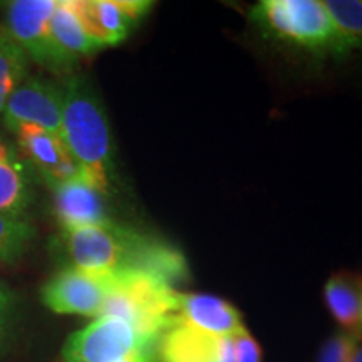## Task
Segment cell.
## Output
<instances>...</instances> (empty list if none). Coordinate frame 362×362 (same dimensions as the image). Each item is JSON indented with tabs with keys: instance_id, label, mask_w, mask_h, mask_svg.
<instances>
[{
	"instance_id": "obj_1",
	"label": "cell",
	"mask_w": 362,
	"mask_h": 362,
	"mask_svg": "<svg viewBox=\"0 0 362 362\" xmlns=\"http://www.w3.org/2000/svg\"><path fill=\"white\" fill-rule=\"evenodd\" d=\"M64 248L72 267L94 272L143 270L170 282L185 275V260L175 248L106 221L64 230Z\"/></svg>"
},
{
	"instance_id": "obj_2",
	"label": "cell",
	"mask_w": 362,
	"mask_h": 362,
	"mask_svg": "<svg viewBox=\"0 0 362 362\" xmlns=\"http://www.w3.org/2000/svg\"><path fill=\"white\" fill-rule=\"evenodd\" d=\"M61 138L83 175L106 194L115 171L110 123L93 88L79 76H69L62 86Z\"/></svg>"
},
{
	"instance_id": "obj_3",
	"label": "cell",
	"mask_w": 362,
	"mask_h": 362,
	"mask_svg": "<svg viewBox=\"0 0 362 362\" xmlns=\"http://www.w3.org/2000/svg\"><path fill=\"white\" fill-rule=\"evenodd\" d=\"M180 297L173 282L161 275L143 270L116 272L99 317L123 320L141 337L156 342L178 315Z\"/></svg>"
},
{
	"instance_id": "obj_4",
	"label": "cell",
	"mask_w": 362,
	"mask_h": 362,
	"mask_svg": "<svg viewBox=\"0 0 362 362\" xmlns=\"http://www.w3.org/2000/svg\"><path fill=\"white\" fill-rule=\"evenodd\" d=\"M265 33L307 49L346 51L332 17L319 0H265L253 8Z\"/></svg>"
},
{
	"instance_id": "obj_5",
	"label": "cell",
	"mask_w": 362,
	"mask_h": 362,
	"mask_svg": "<svg viewBox=\"0 0 362 362\" xmlns=\"http://www.w3.org/2000/svg\"><path fill=\"white\" fill-rule=\"evenodd\" d=\"M155 342L115 317H98L64 346L66 362H151Z\"/></svg>"
},
{
	"instance_id": "obj_6",
	"label": "cell",
	"mask_w": 362,
	"mask_h": 362,
	"mask_svg": "<svg viewBox=\"0 0 362 362\" xmlns=\"http://www.w3.org/2000/svg\"><path fill=\"white\" fill-rule=\"evenodd\" d=\"M116 272H94L67 267L42 288V302L57 314L101 315L104 302L115 285Z\"/></svg>"
},
{
	"instance_id": "obj_7",
	"label": "cell",
	"mask_w": 362,
	"mask_h": 362,
	"mask_svg": "<svg viewBox=\"0 0 362 362\" xmlns=\"http://www.w3.org/2000/svg\"><path fill=\"white\" fill-rule=\"evenodd\" d=\"M4 123L11 131L30 124L61 136L62 88L42 78L24 79L4 106Z\"/></svg>"
},
{
	"instance_id": "obj_8",
	"label": "cell",
	"mask_w": 362,
	"mask_h": 362,
	"mask_svg": "<svg viewBox=\"0 0 362 362\" xmlns=\"http://www.w3.org/2000/svg\"><path fill=\"white\" fill-rule=\"evenodd\" d=\"M69 6L89 37L106 47L123 42L151 4L143 0H69Z\"/></svg>"
},
{
	"instance_id": "obj_9",
	"label": "cell",
	"mask_w": 362,
	"mask_h": 362,
	"mask_svg": "<svg viewBox=\"0 0 362 362\" xmlns=\"http://www.w3.org/2000/svg\"><path fill=\"white\" fill-rule=\"evenodd\" d=\"M56 0H16L7 7V34L25 56L51 69V22Z\"/></svg>"
},
{
	"instance_id": "obj_10",
	"label": "cell",
	"mask_w": 362,
	"mask_h": 362,
	"mask_svg": "<svg viewBox=\"0 0 362 362\" xmlns=\"http://www.w3.org/2000/svg\"><path fill=\"white\" fill-rule=\"evenodd\" d=\"M158 341L163 362H235L232 339L210 336L178 317Z\"/></svg>"
},
{
	"instance_id": "obj_11",
	"label": "cell",
	"mask_w": 362,
	"mask_h": 362,
	"mask_svg": "<svg viewBox=\"0 0 362 362\" xmlns=\"http://www.w3.org/2000/svg\"><path fill=\"white\" fill-rule=\"evenodd\" d=\"M13 133L22 153L51 187L83 173L61 136L30 124H22Z\"/></svg>"
},
{
	"instance_id": "obj_12",
	"label": "cell",
	"mask_w": 362,
	"mask_h": 362,
	"mask_svg": "<svg viewBox=\"0 0 362 362\" xmlns=\"http://www.w3.org/2000/svg\"><path fill=\"white\" fill-rule=\"evenodd\" d=\"M54 211L64 230L106 223L104 193L81 173L74 178L52 185Z\"/></svg>"
},
{
	"instance_id": "obj_13",
	"label": "cell",
	"mask_w": 362,
	"mask_h": 362,
	"mask_svg": "<svg viewBox=\"0 0 362 362\" xmlns=\"http://www.w3.org/2000/svg\"><path fill=\"white\" fill-rule=\"evenodd\" d=\"M49 40H51V71L69 72L79 57L89 56L101 45L89 37L81 24L69 0L57 2L49 22Z\"/></svg>"
},
{
	"instance_id": "obj_14",
	"label": "cell",
	"mask_w": 362,
	"mask_h": 362,
	"mask_svg": "<svg viewBox=\"0 0 362 362\" xmlns=\"http://www.w3.org/2000/svg\"><path fill=\"white\" fill-rule=\"evenodd\" d=\"M176 317L189 327L215 337H233L247 329L242 314L232 304L203 293H181Z\"/></svg>"
},
{
	"instance_id": "obj_15",
	"label": "cell",
	"mask_w": 362,
	"mask_h": 362,
	"mask_svg": "<svg viewBox=\"0 0 362 362\" xmlns=\"http://www.w3.org/2000/svg\"><path fill=\"white\" fill-rule=\"evenodd\" d=\"M324 298L342 332L362 337V274H334L325 284Z\"/></svg>"
},
{
	"instance_id": "obj_16",
	"label": "cell",
	"mask_w": 362,
	"mask_h": 362,
	"mask_svg": "<svg viewBox=\"0 0 362 362\" xmlns=\"http://www.w3.org/2000/svg\"><path fill=\"white\" fill-rule=\"evenodd\" d=\"M25 52L13 42L7 30H0V112L12 90L25 79Z\"/></svg>"
},
{
	"instance_id": "obj_17",
	"label": "cell",
	"mask_w": 362,
	"mask_h": 362,
	"mask_svg": "<svg viewBox=\"0 0 362 362\" xmlns=\"http://www.w3.org/2000/svg\"><path fill=\"white\" fill-rule=\"evenodd\" d=\"M325 8L332 17L344 47L352 49L362 44V2L359 0H327Z\"/></svg>"
},
{
	"instance_id": "obj_18",
	"label": "cell",
	"mask_w": 362,
	"mask_h": 362,
	"mask_svg": "<svg viewBox=\"0 0 362 362\" xmlns=\"http://www.w3.org/2000/svg\"><path fill=\"white\" fill-rule=\"evenodd\" d=\"M29 202L25 178L11 161H0V214L22 216Z\"/></svg>"
},
{
	"instance_id": "obj_19",
	"label": "cell",
	"mask_w": 362,
	"mask_h": 362,
	"mask_svg": "<svg viewBox=\"0 0 362 362\" xmlns=\"http://www.w3.org/2000/svg\"><path fill=\"white\" fill-rule=\"evenodd\" d=\"M34 237L29 221L16 215L0 214V260L13 262L25 252Z\"/></svg>"
},
{
	"instance_id": "obj_20",
	"label": "cell",
	"mask_w": 362,
	"mask_h": 362,
	"mask_svg": "<svg viewBox=\"0 0 362 362\" xmlns=\"http://www.w3.org/2000/svg\"><path fill=\"white\" fill-rule=\"evenodd\" d=\"M361 339L362 337L352 336V334L341 330L336 336L325 341L317 362H349Z\"/></svg>"
},
{
	"instance_id": "obj_21",
	"label": "cell",
	"mask_w": 362,
	"mask_h": 362,
	"mask_svg": "<svg viewBox=\"0 0 362 362\" xmlns=\"http://www.w3.org/2000/svg\"><path fill=\"white\" fill-rule=\"evenodd\" d=\"M232 339L235 362H262V347L248 330H242Z\"/></svg>"
},
{
	"instance_id": "obj_22",
	"label": "cell",
	"mask_w": 362,
	"mask_h": 362,
	"mask_svg": "<svg viewBox=\"0 0 362 362\" xmlns=\"http://www.w3.org/2000/svg\"><path fill=\"white\" fill-rule=\"evenodd\" d=\"M349 362H362V339L359 341V344H357L354 354H352Z\"/></svg>"
},
{
	"instance_id": "obj_23",
	"label": "cell",
	"mask_w": 362,
	"mask_h": 362,
	"mask_svg": "<svg viewBox=\"0 0 362 362\" xmlns=\"http://www.w3.org/2000/svg\"><path fill=\"white\" fill-rule=\"evenodd\" d=\"M7 304H8V297H7V293L4 292V288H2V287H0V310L6 309Z\"/></svg>"
},
{
	"instance_id": "obj_24",
	"label": "cell",
	"mask_w": 362,
	"mask_h": 362,
	"mask_svg": "<svg viewBox=\"0 0 362 362\" xmlns=\"http://www.w3.org/2000/svg\"><path fill=\"white\" fill-rule=\"evenodd\" d=\"M0 161H11V160H8V153H7V148L4 146L2 143H0Z\"/></svg>"
}]
</instances>
